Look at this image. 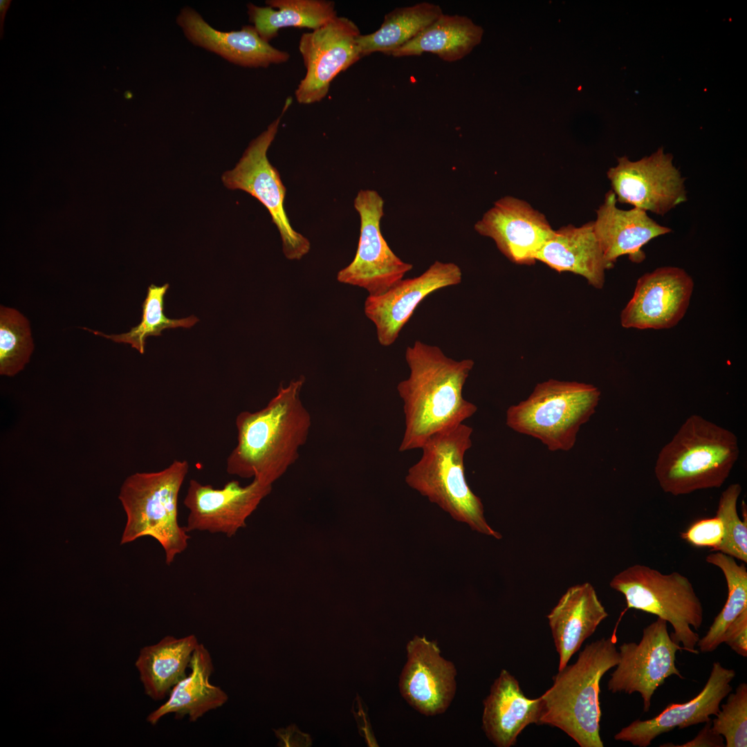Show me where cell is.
Instances as JSON below:
<instances>
[{
  "instance_id": "6da1fadb",
  "label": "cell",
  "mask_w": 747,
  "mask_h": 747,
  "mask_svg": "<svg viewBox=\"0 0 747 747\" xmlns=\"http://www.w3.org/2000/svg\"><path fill=\"white\" fill-rule=\"evenodd\" d=\"M407 378L397 385L403 403L405 431L398 450L422 447L432 435L463 423L477 407L463 396L472 359L455 360L437 346L416 340L405 351Z\"/></svg>"
},
{
  "instance_id": "7a4b0ae2",
  "label": "cell",
  "mask_w": 747,
  "mask_h": 747,
  "mask_svg": "<svg viewBox=\"0 0 747 747\" xmlns=\"http://www.w3.org/2000/svg\"><path fill=\"white\" fill-rule=\"evenodd\" d=\"M304 383L301 376L286 387L281 384L264 407L237 416V443L226 461L229 474L273 485L297 460L311 426L300 398Z\"/></svg>"
},
{
  "instance_id": "3957f363",
  "label": "cell",
  "mask_w": 747,
  "mask_h": 747,
  "mask_svg": "<svg viewBox=\"0 0 747 747\" xmlns=\"http://www.w3.org/2000/svg\"><path fill=\"white\" fill-rule=\"evenodd\" d=\"M616 636L587 645L577 661L553 677V685L541 695L538 725L562 730L580 747H603L600 735V683L616 667L619 652Z\"/></svg>"
},
{
  "instance_id": "277c9868",
  "label": "cell",
  "mask_w": 747,
  "mask_h": 747,
  "mask_svg": "<svg viewBox=\"0 0 747 747\" xmlns=\"http://www.w3.org/2000/svg\"><path fill=\"white\" fill-rule=\"evenodd\" d=\"M472 432L463 423L430 436L421 448L422 456L409 468L405 482L457 522L501 539L487 523L481 500L465 479L464 456L472 447Z\"/></svg>"
},
{
  "instance_id": "5b68a950",
  "label": "cell",
  "mask_w": 747,
  "mask_h": 747,
  "mask_svg": "<svg viewBox=\"0 0 747 747\" xmlns=\"http://www.w3.org/2000/svg\"><path fill=\"white\" fill-rule=\"evenodd\" d=\"M739 455L733 432L694 414L661 449L654 474L661 489L674 496L720 488Z\"/></svg>"
},
{
  "instance_id": "8992f818",
  "label": "cell",
  "mask_w": 747,
  "mask_h": 747,
  "mask_svg": "<svg viewBox=\"0 0 747 747\" xmlns=\"http://www.w3.org/2000/svg\"><path fill=\"white\" fill-rule=\"evenodd\" d=\"M188 470L187 461L174 460L163 470L124 480L118 497L127 515L121 544L151 537L163 547L167 565L187 549L190 536L178 524V500Z\"/></svg>"
},
{
  "instance_id": "52a82bcc",
  "label": "cell",
  "mask_w": 747,
  "mask_h": 747,
  "mask_svg": "<svg viewBox=\"0 0 747 747\" xmlns=\"http://www.w3.org/2000/svg\"><path fill=\"white\" fill-rule=\"evenodd\" d=\"M600 395L591 384L549 379L537 383L527 398L508 408L506 424L539 440L550 451H569L581 426L595 413Z\"/></svg>"
},
{
  "instance_id": "ba28073f",
  "label": "cell",
  "mask_w": 747,
  "mask_h": 747,
  "mask_svg": "<svg viewBox=\"0 0 747 747\" xmlns=\"http://www.w3.org/2000/svg\"><path fill=\"white\" fill-rule=\"evenodd\" d=\"M610 587L625 598L627 608L657 616L670 622V635L683 650L699 654L695 646L703 622L701 602L688 578L674 571L665 574L646 565L634 564L616 575Z\"/></svg>"
},
{
  "instance_id": "9c48e42d",
  "label": "cell",
  "mask_w": 747,
  "mask_h": 747,
  "mask_svg": "<svg viewBox=\"0 0 747 747\" xmlns=\"http://www.w3.org/2000/svg\"><path fill=\"white\" fill-rule=\"evenodd\" d=\"M290 102L287 99L282 114L250 142L235 167L224 172L221 179L228 189L243 190L267 208L280 234L285 257L290 260H299L309 252L311 243L292 228L284 207L286 187L277 169L267 157L281 118Z\"/></svg>"
},
{
  "instance_id": "30bf717a",
  "label": "cell",
  "mask_w": 747,
  "mask_h": 747,
  "mask_svg": "<svg viewBox=\"0 0 747 747\" xmlns=\"http://www.w3.org/2000/svg\"><path fill=\"white\" fill-rule=\"evenodd\" d=\"M353 205L360 219V233L353 261L337 274L339 282L361 287L369 295L385 293L413 265L403 261L391 250L380 231L384 200L374 190H360Z\"/></svg>"
},
{
  "instance_id": "8fae6325",
  "label": "cell",
  "mask_w": 747,
  "mask_h": 747,
  "mask_svg": "<svg viewBox=\"0 0 747 747\" xmlns=\"http://www.w3.org/2000/svg\"><path fill=\"white\" fill-rule=\"evenodd\" d=\"M357 25L344 17H335L327 24L304 33L299 42L306 75L299 83L297 101L311 104L327 95L331 82L341 72L362 57L357 38Z\"/></svg>"
},
{
  "instance_id": "7c38bea8",
  "label": "cell",
  "mask_w": 747,
  "mask_h": 747,
  "mask_svg": "<svg viewBox=\"0 0 747 747\" xmlns=\"http://www.w3.org/2000/svg\"><path fill=\"white\" fill-rule=\"evenodd\" d=\"M677 650L683 649L671 638L667 622L657 618L643 629L638 643L620 645L619 661L608 681V690L613 693H640L643 710L648 712L652 696L667 678L676 675L684 679L675 665Z\"/></svg>"
},
{
  "instance_id": "4fadbf2b",
  "label": "cell",
  "mask_w": 747,
  "mask_h": 747,
  "mask_svg": "<svg viewBox=\"0 0 747 747\" xmlns=\"http://www.w3.org/2000/svg\"><path fill=\"white\" fill-rule=\"evenodd\" d=\"M607 174L617 202L647 212L663 216L687 201L685 178L663 147L636 161L618 158Z\"/></svg>"
},
{
  "instance_id": "5bb4252c",
  "label": "cell",
  "mask_w": 747,
  "mask_h": 747,
  "mask_svg": "<svg viewBox=\"0 0 747 747\" xmlns=\"http://www.w3.org/2000/svg\"><path fill=\"white\" fill-rule=\"evenodd\" d=\"M272 490V485L256 479L246 486L232 480L215 488L195 479L189 481L183 500L188 509L186 531L221 533L228 537L246 526L247 518Z\"/></svg>"
},
{
  "instance_id": "9a60e30c",
  "label": "cell",
  "mask_w": 747,
  "mask_h": 747,
  "mask_svg": "<svg viewBox=\"0 0 747 747\" xmlns=\"http://www.w3.org/2000/svg\"><path fill=\"white\" fill-rule=\"evenodd\" d=\"M693 288L692 278L678 267H660L644 274L621 312L622 326L640 330L674 327L684 317Z\"/></svg>"
},
{
  "instance_id": "2e32d148",
  "label": "cell",
  "mask_w": 747,
  "mask_h": 747,
  "mask_svg": "<svg viewBox=\"0 0 747 747\" xmlns=\"http://www.w3.org/2000/svg\"><path fill=\"white\" fill-rule=\"evenodd\" d=\"M462 279L460 267L454 263L435 261L421 275L401 279L385 293L369 295L364 305L366 316L376 329L379 343H394L419 304L439 289L457 285Z\"/></svg>"
},
{
  "instance_id": "e0dca14e",
  "label": "cell",
  "mask_w": 747,
  "mask_h": 747,
  "mask_svg": "<svg viewBox=\"0 0 747 747\" xmlns=\"http://www.w3.org/2000/svg\"><path fill=\"white\" fill-rule=\"evenodd\" d=\"M474 230L491 238L510 261L522 265L535 262L537 254L555 231L542 213L510 196L495 202L475 223Z\"/></svg>"
},
{
  "instance_id": "ac0fdd59",
  "label": "cell",
  "mask_w": 747,
  "mask_h": 747,
  "mask_svg": "<svg viewBox=\"0 0 747 747\" xmlns=\"http://www.w3.org/2000/svg\"><path fill=\"white\" fill-rule=\"evenodd\" d=\"M407 662L399 678V690L406 701L420 713H443L456 692L454 665L441 656L436 641L414 636L407 644Z\"/></svg>"
},
{
  "instance_id": "d6986e66",
  "label": "cell",
  "mask_w": 747,
  "mask_h": 747,
  "mask_svg": "<svg viewBox=\"0 0 747 747\" xmlns=\"http://www.w3.org/2000/svg\"><path fill=\"white\" fill-rule=\"evenodd\" d=\"M735 675L734 670L714 662L705 686L694 698L683 703L669 704L652 719L632 721L615 735V740L647 747L656 737L675 728L683 729L711 721L710 717L717 714L721 702L732 691L730 682Z\"/></svg>"
},
{
  "instance_id": "ffe728a7",
  "label": "cell",
  "mask_w": 747,
  "mask_h": 747,
  "mask_svg": "<svg viewBox=\"0 0 747 747\" xmlns=\"http://www.w3.org/2000/svg\"><path fill=\"white\" fill-rule=\"evenodd\" d=\"M176 23L194 45L236 65L267 68L286 62L290 57L288 52L275 48L262 39L253 26H243L239 30H218L187 6L181 9Z\"/></svg>"
},
{
  "instance_id": "44dd1931",
  "label": "cell",
  "mask_w": 747,
  "mask_h": 747,
  "mask_svg": "<svg viewBox=\"0 0 747 747\" xmlns=\"http://www.w3.org/2000/svg\"><path fill=\"white\" fill-rule=\"evenodd\" d=\"M596 236L605 259L614 266L617 259L628 255L634 263L645 259L643 247L652 239L672 232L649 217L643 210H625L617 207L615 194L609 190L596 210L593 221Z\"/></svg>"
},
{
  "instance_id": "7402d4cb",
  "label": "cell",
  "mask_w": 747,
  "mask_h": 747,
  "mask_svg": "<svg viewBox=\"0 0 747 747\" xmlns=\"http://www.w3.org/2000/svg\"><path fill=\"white\" fill-rule=\"evenodd\" d=\"M540 712V697H526L517 679L504 669L483 701L482 729L495 746L510 747L526 726L538 725Z\"/></svg>"
},
{
  "instance_id": "603a6c76",
  "label": "cell",
  "mask_w": 747,
  "mask_h": 747,
  "mask_svg": "<svg viewBox=\"0 0 747 747\" xmlns=\"http://www.w3.org/2000/svg\"><path fill=\"white\" fill-rule=\"evenodd\" d=\"M607 616L608 613L590 583L567 589L547 616L559 655L558 671L568 665L584 640Z\"/></svg>"
},
{
  "instance_id": "cb8c5ba5",
  "label": "cell",
  "mask_w": 747,
  "mask_h": 747,
  "mask_svg": "<svg viewBox=\"0 0 747 747\" xmlns=\"http://www.w3.org/2000/svg\"><path fill=\"white\" fill-rule=\"evenodd\" d=\"M535 259L559 273L579 275L598 289L604 286L605 270L613 267L605 259L593 221L580 227L569 224L555 230Z\"/></svg>"
},
{
  "instance_id": "d4e9b609",
  "label": "cell",
  "mask_w": 747,
  "mask_h": 747,
  "mask_svg": "<svg viewBox=\"0 0 747 747\" xmlns=\"http://www.w3.org/2000/svg\"><path fill=\"white\" fill-rule=\"evenodd\" d=\"M190 669L189 674L173 688L169 699L147 716L149 723L156 725L169 714H174L178 719L187 716L190 721L195 722L228 701L226 692L210 681L214 665L210 653L203 644L199 643L196 647Z\"/></svg>"
},
{
  "instance_id": "484cf974",
  "label": "cell",
  "mask_w": 747,
  "mask_h": 747,
  "mask_svg": "<svg viewBox=\"0 0 747 747\" xmlns=\"http://www.w3.org/2000/svg\"><path fill=\"white\" fill-rule=\"evenodd\" d=\"M199 644L196 636H166L154 645L140 651L136 667L145 694L154 701L169 694L173 688L187 676L193 653Z\"/></svg>"
},
{
  "instance_id": "4316f807",
  "label": "cell",
  "mask_w": 747,
  "mask_h": 747,
  "mask_svg": "<svg viewBox=\"0 0 747 747\" xmlns=\"http://www.w3.org/2000/svg\"><path fill=\"white\" fill-rule=\"evenodd\" d=\"M483 29L471 19L443 13L413 39L391 53L394 57L436 55L448 62L468 55L481 42Z\"/></svg>"
},
{
  "instance_id": "83f0119b",
  "label": "cell",
  "mask_w": 747,
  "mask_h": 747,
  "mask_svg": "<svg viewBox=\"0 0 747 747\" xmlns=\"http://www.w3.org/2000/svg\"><path fill=\"white\" fill-rule=\"evenodd\" d=\"M266 7L247 4L250 21L260 37L269 42L281 28L315 30L337 17L335 3L325 0H268Z\"/></svg>"
},
{
  "instance_id": "f1b7e54d",
  "label": "cell",
  "mask_w": 747,
  "mask_h": 747,
  "mask_svg": "<svg viewBox=\"0 0 747 747\" xmlns=\"http://www.w3.org/2000/svg\"><path fill=\"white\" fill-rule=\"evenodd\" d=\"M435 3L421 2L396 8L385 15L380 27L368 35H360L357 44L362 57L373 53L391 55L416 37L442 14Z\"/></svg>"
},
{
  "instance_id": "f546056e",
  "label": "cell",
  "mask_w": 747,
  "mask_h": 747,
  "mask_svg": "<svg viewBox=\"0 0 747 747\" xmlns=\"http://www.w3.org/2000/svg\"><path fill=\"white\" fill-rule=\"evenodd\" d=\"M706 561L718 567L723 573L727 587L728 598L715 617L706 635L699 638L697 645L703 653L714 651L722 643L728 627L745 609H747V569L739 565L735 558L715 551L706 557Z\"/></svg>"
},
{
  "instance_id": "4dcf8cb0",
  "label": "cell",
  "mask_w": 747,
  "mask_h": 747,
  "mask_svg": "<svg viewBox=\"0 0 747 747\" xmlns=\"http://www.w3.org/2000/svg\"><path fill=\"white\" fill-rule=\"evenodd\" d=\"M169 284L161 286L151 284L147 288L146 297L142 305V317L140 322L132 327L129 332L118 335H107L98 331L82 327L95 335H98L115 342L129 344L141 354L145 352L146 339L149 336H160L161 331L166 329L178 327L191 328L199 319L190 315L181 319H172L165 314V295L169 288Z\"/></svg>"
},
{
  "instance_id": "1f68e13d",
  "label": "cell",
  "mask_w": 747,
  "mask_h": 747,
  "mask_svg": "<svg viewBox=\"0 0 747 747\" xmlns=\"http://www.w3.org/2000/svg\"><path fill=\"white\" fill-rule=\"evenodd\" d=\"M34 349L28 319L15 308L0 306V374L14 376L24 369Z\"/></svg>"
},
{
  "instance_id": "d6a6232c",
  "label": "cell",
  "mask_w": 747,
  "mask_h": 747,
  "mask_svg": "<svg viewBox=\"0 0 747 747\" xmlns=\"http://www.w3.org/2000/svg\"><path fill=\"white\" fill-rule=\"evenodd\" d=\"M741 492L739 483L730 484L721 495L716 516L722 522L724 535L715 551L747 562V521L741 520L737 504Z\"/></svg>"
},
{
  "instance_id": "836d02e7",
  "label": "cell",
  "mask_w": 747,
  "mask_h": 747,
  "mask_svg": "<svg viewBox=\"0 0 747 747\" xmlns=\"http://www.w3.org/2000/svg\"><path fill=\"white\" fill-rule=\"evenodd\" d=\"M712 730L723 736L726 747L747 746V684L740 683L735 692L728 694L725 703L720 705Z\"/></svg>"
},
{
  "instance_id": "e575fe53",
  "label": "cell",
  "mask_w": 747,
  "mask_h": 747,
  "mask_svg": "<svg viewBox=\"0 0 747 747\" xmlns=\"http://www.w3.org/2000/svg\"><path fill=\"white\" fill-rule=\"evenodd\" d=\"M723 535V526L717 516L699 519L681 533V537L691 545L709 547L712 551H715L719 546Z\"/></svg>"
},
{
  "instance_id": "d590c367",
  "label": "cell",
  "mask_w": 747,
  "mask_h": 747,
  "mask_svg": "<svg viewBox=\"0 0 747 747\" xmlns=\"http://www.w3.org/2000/svg\"><path fill=\"white\" fill-rule=\"evenodd\" d=\"M723 643L741 656H747V609L744 610L726 629Z\"/></svg>"
},
{
  "instance_id": "8d00e7d4",
  "label": "cell",
  "mask_w": 747,
  "mask_h": 747,
  "mask_svg": "<svg viewBox=\"0 0 747 747\" xmlns=\"http://www.w3.org/2000/svg\"><path fill=\"white\" fill-rule=\"evenodd\" d=\"M276 737L279 739V746H310L312 740L308 734L302 732L298 728L292 724L286 728L273 730Z\"/></svg>"
},
{
  "instance_id": "74e56055",
  "label": "cell",
  "mask_w": 747,
  "mask_h": 747,
  "mask_svg": "<svg viewBox=\"0 0 747 747\" xmlns=\"http://www.w3.org/2000/svg\"><path fill=\"white\" fill-rule=\"evenodd\" d=\"M703 728L699 732L696 737L682 745H661V746H676V747H724L725 744L721 735L714 733L712 730V721H708Z\"/></svg>"
},
{
  "instance_id": "f35d334b",
  "label": "cell",
  "mask_w": 747,
  "mask_h": 747,
  "mask_svg": "<svg viewBox=\"0 0 747 747\" xmlns=\"http://www.w3.org/2000/svg\"><path fill=\"white\" fill-rule=\"evenodd\" d=\"M10 3H11V1H10V0H8H8H1L0 1V35H1V39H2V37L3 36V23H4L5 16H6V12L8 11V8H9V6H10Z\"/></svg>"
}]
</instances>
